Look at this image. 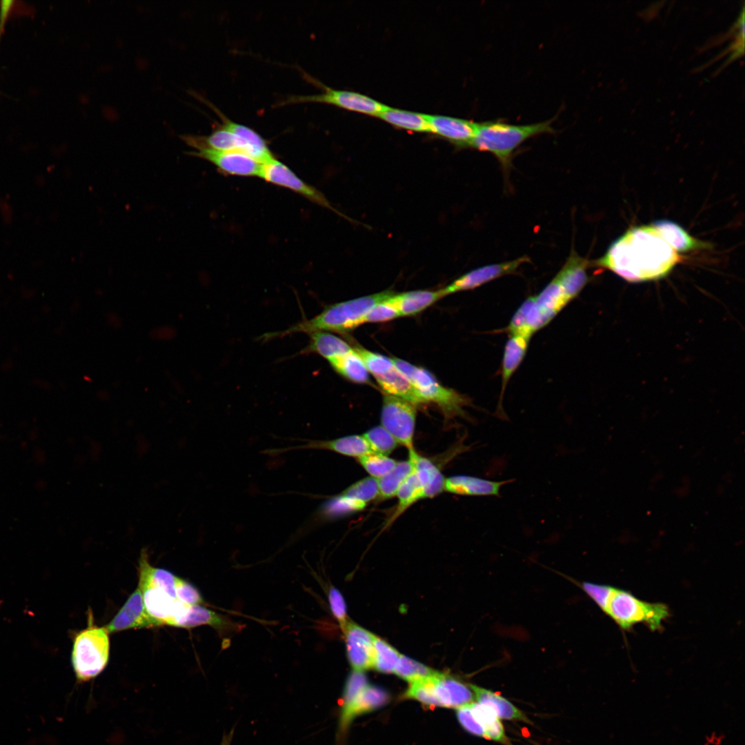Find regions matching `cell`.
Here are the masks:
<instances>
[{"label":"cell","instance_id":"6da1fadb","mask_svg":"<svg viewBox=\"0 0 745 745\" xmlns=\"http://www.w3.org/2000/svg\"><path fill=\"white\" fill-rule=\"evenodd\" d=\"M679 256L652 225L628 230L591 265L612 271L624 280L639 283L666 277Z\"/></svg>","mask_w":745,"mask_h":745},{"label":"cell","instance_id":"7a4b0ae2","mask_svg":"<svg viewBox=\"0 0 745 745\" xmlns=\"http://www.w3.org/2000/svg\"><path fill=\"white\" fill-rule=\"evenodd\" d=\"M393 294L392 291L386 290L330 305L310 319H304L282 331L264 333L259 339L268 341L298 332L308 335L321 331L348 332L362 324L364 317L373 306Z\"/></svg>","mask_w":745,"mask_h":745},{"label":"cell","instance_id":"3957f363","mask_svg":"<svg viewBox=\"0 0 745 745\" xmlns=\"http://www.w3.org/2000/svg\"><path fill=\"white\" fill-rule=\"evenodd\" d=\"M555 118L524 125L511 124L502 120L478 122L470 148L491 153L504 171L508 172L512 167L514 152L522 143L535 136L555 132L552 123Z\"/></svg>","mask_w":745,"mask_h":745},{"label":"cell","instance_id":"277c9868","mask_svg":"<svg viewBox=\"0 0 745 745\" xmlns=\"http://www.w3.org/2000/svg\"><path fill=\"white\" fill-rule=\"evenodd\" d=\"M105 626L95 624L92 611L88 626L73 637L71 662L79 682L91 680L106 667L110 657V637Z\"/></svg>","mask_w":745,"mask_h":745},{"label":"cell","instance_id":"5b68a950","mask_svg":"<svg viewBox=\"0 0 745 745\" xmlns=\"http://www.w3.org/2000/svg\"><path fill=\"white\" fill-rule=\"evenodd\" d=\"M602 611L623 630L644 624L651 630H662L663 622L670 615L666 604L642 601L629 591L613 586Z\"/></svg>","mask_w":745,"mask_h":745},{"label":"cell","instance_id":"8992f818","mask_svg":"<svg viewBox=\"0 0 745 745\" xmlns=\"http://www.w3.org/2000/svg\"><path fill=\"white\" fill-rule=\"evenodd\" d=\"M392 360L396 368L411 382L426 403L436 404L447 417L464 415L463 408L468 405V398L441 386L426 369L398 358Z\"/></svg>","mask_w":745,"mask_h":745},{"label":"cell","instance_id":"52a82bcc","mask_svg":"<svg viewBox=\"0 0 745 745\" xmlns=\"http://www.w3.org/2000/svg\"><path fill=\"white\" fill-rule=\"evenodd\" d=\"M318 83L321 86L323 92L290 96L280 101L277 106L306 102L324 103L375 117H378L387 108L385 104L366 95L349 90H335Z\"/></svg>","mask_w":745,"mask_h":745},{"label":"cell","instance_id":"ba28073f","mask_svg":"<svg viewBox=\"0 0 745 745\" xmlns=\"http://www.w3.org/2000/svg\"><path fill=\"white\" fill-rule=\"evenodd\" d=\"M415 420L414 404L388 394L384 396L381 426L408 450L413 448Z\"/></svg>","mask_w":745,"mask_h":745},{"label":"cell","instance_id":"9c48e42d","mask_svg":"<svg viewBox=\"0 0 745 745\" xmlns=\"http://www.w3.org/2000/svg\"><path fill=\"white\" fill-rule=\"evenodd\" d=\"M459 724L469 733L507 744L504 726L489 706L473 702L457 709Z\"/></svg>","mask_w":745,"mask_h":745},{"label":"cell","instance_id":"30bf717a","mask_svg":"<svg viewBox=\"0 0 745 745\" xmlns=\"http://www.w3.org/2000/svg\"><path fill=\"white\" fill-rule=\"evenodd\" d=\"M529 261L530 258L524 255L514 260L479 267L462 275L439 291L444 297L449 294L476 288L501 277L515 273L522 264Z\"/></svg>","mask_w":745,"mask_h":745},{"label":"cell","instance_id":"8fae6325","mask_svg":"<svg viewBox=\"0 0 745 745\" xmlns=\"http://www.w3.org/2000/svg\"><path fill=\"white\" fill-rule=\"evenodd\" d=\"M259 177L270 183L288 188L319 205L334 210L319 190L301 179L286 164L275 157L263 163Z\"/></svg>","mask_w":745,"mask_h":745},{"label":"cell","instance_id":"7c38bea8","mask_svg":"<svg viewBox=\"0 0 745 745\" xmlns=\"http://www.w3.org/2000/svg\"><path fill=\"white\" fill-rule=\"evenodd\" d=\"M188 153L208 161L228 175L259 177L263 166L252 157L239 151L201 150Z\"/></svg>","mask_w":745,"mask_h":745},{"label":"cell","instance_id":"4fadbf2b","mask_svg":"<svg viewBox=\"0 0 745 745\" xmlns=\"http://www.w3.org/2000/svg\"><path fill=\"white\" fill-rule=\"evenodd\" d=\"M342 630L348 659L354 670L364 671L372 668L376 636L350 621Z\"/></svg>","mask_w":745,"mask_h":745},{"label":"cell","instance_id":"5bb4252c","mask_svg":"<svg viewBox=\"0 0 745 745\" xmlns=\"http://www.w3.org/2000/svg\"><path fill=\"white\" fill-rule=\"evenodd\" d=\"M104 626L109 633H114L130 629L153 628L160 625L148 615L141 592L137 586L115 616Z\"/></svg>","mask_w":745,"mask_h":745},{"label":"cell","instance_id":"9a60e30c","mask_svg":"<svg viewBox=\"0 0 745 745\" xmlns=\"http://www.w3.org/2000/svg\"><path fill=\"white\" fill-rule=\"evenodd\" d=\"M430 132L446 139L459 147H469L474 137L477 122L444 115H426Z\"/></svg>","mask_w":745,"mask_h":745},{"label":"cell","instance_id":"2e32d148","mask_svg":"<svg viewBox=\"0 0 745 745\" xmlns=\"http://www.w3.org/2000/svg\"><path fill=\"white\" fill-rule=\"evenodd\" d=\"M295 449L327 450L337 453L359 458L373 453L370 445L363 435H349L332 440H308L302 445L284 449L271 450V453H281Z\"/></svg>","mask_w":745,"mask_h":745},{"label":"cell","instance_id":"e0dca14e","mask_svg":"<svg viewBox=\"0 0 745 745\" xmlns=\"http://www.w3.org/2000/svg\"><path fill=\"white\" fill-rule=\"evenodd\" d=\"M222 122L221 126L234 132L239 137L244 153L264 163L274 157L265 139L253 129L236 123L226 117L216 108H213Z\"/></svg>","mask_w":745,"mask_h":745},{"label":"cell","instance_id":"ac0fdd59","mask_svg":"<svg viewBox=\"0 0 745 745\" xmlns=\"http://www.w3.org/2000/svg\"><path fill=\"white\" fill-rule=\"evenodd\" d=\"M434 682L435 693L442 707L457 709L475 701L469 684L438 672L434 675Z\"/></svg>","mask_w":745,"mask_h":745},{"label":"cell","instance_id":"d6986e66","mask_svg":"<svg viewBox=\"0 0 745 745\" xmlns=\"http://www.w3.org/2000/svg\"><path fill=\"white\" fill-rule=\"evenodd\" d=\"M513 480L490 481L468 475L446 478L444 491L467 496H499L501 488Z\"/></svg>","mask_w":745,"mask_h":745},{"label":"cell","instance_id":"ffe728a7","mask_svg":"<svg viewBox=\"0 0 745 745\" xmlns=\"http://www.w3.org/2000/svg\"><path fill=\"white\" fill-rule=\"evenodd\" d=\"M530 338L525 335H509L506 343L501 363V389L497 406L498 413L502 417L504 415L501 408L504 394L510 377L526 355Z\"/></svg>","mask_w":745,"mask_h":745},{"label":"cell","instance_id":"44dd1931","mask_svg":"<svg viewBox=\"0 0 745 745\" xmlns=\"http://www.w3.org/2000/svg\"><path fill=\"white\" fill-rule=\"evenodd\" d=\"M662 238L676 252L710 249V243L691 236L678 223L668 219H659L651 223Z\"/></svg>","mask_w":745,"mask_h":745},{"label":"cell","instance_id":"7402d4cb","mask_svg":"<svg viewBox=\"0 0 745 745\" xmlns=\"http://www.w3.org/2000/svg\"><path fill=\"white\" fill-rule=\"evenodd\" d=\"M389 699L387 692L382 688L367 685L352 704L341 713L339 728L344 731L358 715L375 710L385 705Z\"/></svg>","mask_w":745,"mask_h":745},{"label":"cell","instance_id":"603a6c76","mask_svg":"<svg viewBox=\"0 0 745 745\" xmlns=\"http://www.w3.org/2000/svg\"><path fill=\"white\" fill-rule=\"evenodd\" d=\"M408 459L424 489V499L430 498L444 491L445 478L439 468L415 448L408 450Z\"/></svg>","mask_w":745,"mask_h":745},{"label":"cell","instance_id":"cb8c5ba5","mask_svg":"<svg viewBox=\"0 0 745 745\" xmlns=\"http://www.w3.org/2000/svg\"><path fill=\"white\" fill-rule=\"evenodd\" d=\"M375 379L386 394L404 399L414 405L425 404L411 382L395 366Z\"/></svg>","mask_w":745,"mask_h":745},{"label":"cell","instance_id":"d4e9b609","mask_svg":"<svg viewBox=\"0 0 745 745\" xmlns=\"http://www.w3.org/2000/svg\"><path fill=\"white\" fill-rule=\"evenodd\" d=\"M469 686L473 692L475 700L489 706L500 719L530 722L522 711L498 693L473 684Z\"/></svg>","mask_w":745,"mask_h":745},{"label":"cell","instance_id":"484cf974","mask_svg":"<svg viewBox=\"0 0 745 745\" xmlns=\"http://www.w3.org/2000/svg\"><path fill=\"white\" fill-rule=\"evenodd\" d=\"M309 335V343L301 354L315 353L328 361L353 350L346 341L328 332H315Z\"/></svg>","mask_w":745,"mask_h":745},{"label":"cell","instance_id":"4316f807","mask_svg":"<svg viewBox=\"0 0 745 745\" xmlns=\"http://www.w3.org/2000/svg\"><path fill=\"white\" fill-rule=\"evenodd\" d=\"M442 297L439 290H415L394 294L389 301L401 316H410L421 312Z\"/></svg>","mask_w":745,"mask_h":745},{"label":"cell","instance_id":"83f0119b","mask_svg":"<svg viewBox=\"0 0 745 745\" xmlns=\"http://www.w3.org/2000/svg\"><path fill=\"white\" fill-rule=\"evenodd\" d=\"M377 117L399 128L418 132H430L426 114L387 106Z\"/></svg>","mask_w":745,"mask_h":745},{"label":"cell","instance_id":"f1b7e54d","mask_svg":"<svg viewBox=\"0 0 745 745\" xmlns=\"http://www.w3.org/2000/svg\"><path fill=\"white\" fill-rule=\"evenodd\" d=\"M366 506V504L361 501L339 493L322 504L317 516L321 520H330L361 511Z\"/></svg>","mask_w":745,"mask_h":745},{"label":"cell","instance_id":"f546056e","mask_svg":"<svg viewBox=\"0 0 745 745\" xmlns=\"http://www.w3.org/2000/svg\"><path fill=\"white\" fill-rule=\"evenodd\" d=\"M332 368L347 379L356 383L368 381V371L355 350L328 360Z\"/></svg>","mask_w":745,"mask_h":745},{"label":"cell","instance_id":"4dcf8cb0","mask_svg":"<svg viewBox=\"0 0 745 745\" xmlns=\"http://www.w3.org/2000/svg\"><path fill=\"white\" fill-rule=\"evenodd\" d=\"M396 496L398 499L397 506L386 526L390 525L414 503L424 499V489L413 468L411 473L401 485Z\"/></svg>","mask_w":745,"mask_h":745},{"label":"cell","instance_id":"1f68e13d","mask_svg":"<svg viewBox=\"0 0 745 745\" xmlns=\"http://www.w3.org/2000/svg\"><path fill=\"white\" fill-rule=\"evenodd\" d=\"M203 625L221 629L226 627V622L217 613L201 605H195L189 606L175 627L191 628Z\"/></svg>","mask_w":745,"mask_h":745},{"label":"cell","instance_id":"d6a6232c","mask_svg":"<svg viewBox=\"0 0 745 745\" xmlns=\"http://www.w3.org/2000/svg\"><path fill=\"white\" fill-rule=\"evenodd\" d=\"M413 470L409 459L397 461L395 466L386 475L378 479L379 495L381 499L396 496L399 488Z\"/></svg>","mask_w":745,"mask_h":745},{"label":"cell","instance_id":"836d02e7","mask_svg":"<svg viewBox=\"0 0 745 745\" xmlns=\"http://www.w3.org/2000/svg\"><path fill=\"white\" fill-rule=\"evenodd\" d=\"M435 674L410 682L405 697L419 701L428 706H441L435 693Z\"/></svg>","mask_w":745,"mask_h":745},{"label":"cell","instance_id":"e575fe53","mask_svg":"<svg viewBox=\"0 0 745 745\" xmlns=\"http://www.w3.org/2000/svg\"><path fill=\"white\" fill-rule=\"evenodd\" d=\"M401 655L384 640L376 637L372 668L384 673H394Z\"/></svg>","mask_w":745,"mask_h":745},{"label":"cell","instance_id":"d590c367","mask_svg":"<svg viewBox=\"0 0 745 745\" xmlns=\"http://www.w3.org/2000/svg\"><path fill=\"white\" fill-rule=\"evenodd\" d=\"M363 436L375 453L388 456L399 444L395 438L382 426L372 428Z\"/></svg>","mask_w":745,"mask_h":745},{"label":"cell","instance_id":"8d00e7d4","mask_svg":"<svg viewBox=\"0 0 745 745\" xmlns=\"http://www.w3.org/2000/svg\"><path fill=\"white\" fill-rule=\"evenodd\" d=\"M340 494L367 504L379 497L378 479L370 476L365 477L350 485Z\"/></svg>","mask_w":745,"mask_h":745},{"label":"cell","instance_id":"74e56055","mask_svg":"<svg viewBox=\"0 0 745 745\" xmlns=\"http://www.w3.org/2000/svg\"><path fill=\"white\" fill-rule=\"evenodd\" d=\"M437 671L404 655H401L394 673L409 683L434 675Z\"/></svg>","mask_w":745,"mask_h":745},{"label":"cell","instance_id":"f35d334b","mask_svg":"<svg viewBox=\"0 0 745 745\" xmlns=\"http://www.w3.org/2000/svg\"><path fill=\"white\" fill-rule=\"evenodd\" d=\"M358 461L370 477L376 479L386 475L397 463L387 455L375 453L358 458Z\"/></svg>","mask_w":745,"mask_h":745},{"label":"cell","instance_id":"ab89813d","mask_svg":"<svg viewBox=\"0 0 745 745\" xmlns=\"http://www.w3.org/2000/svg\"><path fill=\"white\" fill-rule=\"evenodd\" d=\"M353 349L362 360L367 370L375 377L384 374L395 367L392 359L372 352L359 346Z\"/></svg>","mask_w":745,"mask_h":745},{"label":"cell","instance_id":"60d3db41","mask_svg":"<svg viewBox=\"0 0 745 745\" xmlns=\"http://www.w3.org/2000/svg\"><path fill=\"white\" fill-rule=\"evenodd\" d=\"M368 685L367 677L363 671L354 670L346 681L341 704V712L346 711Z\"/></svg>","mask_w":745,"mask_h":745},{"label":"cell","instance_id":"b9f144b4","mask_svg":"<svg viewBox=\"0 0 745 745\" xmlns=\"http://www.w3.org/2000/svg\"><path fill=\"white\" fill-rule=\"evenodd\" d=\"M389 298L373 306L364 317L362 324L386 321L401 316Z\"/></svg>","mask_w":745,"mask_h":745},{"label":"cell","instance_id":"7bdbcfd3","mask_svg":"<svg viewBox=\"0 0 745 745\" xmlns=\"http://www.w3.org/2000/svg\"><path fill=\"white\" fill-rule=\"evenodd\" d=\"M177 598L180 602L190 606L203 604V599L199 591L188 581L178 577L176 585Z\"/></svg>","mask_w":745,"mask_h":745},{"label":"cell","instance_id":"ee69618b","mask_svg":"<svg viewBox=\"0 0 745 745\" xmlns=\"http://www.w3.org/2000/svg\"><path fill=\"white\" fill-rule=\"evenodd\" d=\"M328 601L332 613L343 630L349 621L347 617L346 606L341 593L333 586L330 588Z\"/></svg>","mask_w":745,"mask_h":745},{"label":"cell","instance_id":"f6af8a7d","mask_svg":"<svg viewBox=\"0 0 745 745\" xmlns=\"http://www.w3.org/2000/svg\"><path fill=\"white\" fill-rule=\"evenodd\" d=\"M16 3L17 2L14 0H2L0 1V41L6 21L12 12Z\"/></svg>","mask_w":745,"mask_h":745},{"label":"cell","instance_id":"bcb514c9","mask_svg":"<svg viewBox=\"0 0 745 745\" xmlns=\"http://www.w3.org/2000/svg\"><path fill=\"white\" fill-rule=\"evenodd\" d=\"M230 737H226V738L223 740L221 745H230Z\"/></svg>","mask_w":745,"mask_h":745}]
</instances>
